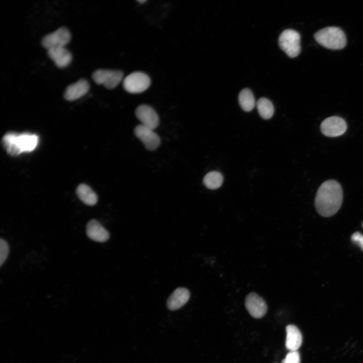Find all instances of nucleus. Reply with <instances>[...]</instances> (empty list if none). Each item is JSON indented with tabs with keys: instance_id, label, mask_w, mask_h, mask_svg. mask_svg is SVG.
Masks as SVG:
<instances>
[{
	"instance_id": "15",
	"label": "nucleus",
	"mask_w": 363,
	"mask_h": 363,
	"mask_svg": "<svg viewBox=\"0 0 363 363\" xmlns=\"http://www.w3.org/2000/svg\"><path fill=\"white\" fill-rule=\"evenodd\" d=\"M286 348L290 351H297L302 341L300 331L296 326L290 324L286 327Z\"/></svg>"
},
{
	"instance_id": "19",
	"label": "nucleus",
	"mask_w": 363,
	"mask_h": 363,
	"mask_svg": "<svg viewBox=\"0 0 363 363\" xmlns=\"http://www.w3.org/2000/svg\"><path fill=\"white\" fill-rule=\"evenodd\" d=\"M16 133H7L4 136L2 140V144L4 149L9 154L13 156H18L21 153L16 143Z\"/></svg>"
},
{
	"instance_id": "16",
	"label": "nucleus",
	"mask_w": 363,
	"mask_h": 363,
	"mask_svg": "<svg viewBox=\"0 0 363 363\" xmlns=\"http://www.w3.org/2000/svg\"><path fill=\"white\" fill-rule=\"evenodd\" d=\"M16 143L21 153L31 152L36 147L38 137L35 134L23 133L16 135Z\"/></svg>"
},
{
	"instance_id": "4",
	"label": "nucleus",
	"mask_w": 363,
	"mask_h": 363,
	"mask_svg": "<svg viewBox=\"0 0 363 363\" xmlns=\"http://www.w3.org/2000/svg\"><path fill=\"white\" fill-rule=\"evenodd\" d=\"M149 77L141 72H135L128 75L123 81V87L128 92L139 93L150 86Z\"/></svg>"
},
{
	"instance_id": "25",
	"label": "nucleus",
	"mask_w": 363,
	"mask_h": 363,
	"mask_svg": "<svg viewBox=\"0 0 363 363\" xmlns=\"http://www.w3.org/2000/svg\"><path fill=\"white\" fill-rule=\"evenodd\" d=\"M138 1L139 3H142H142H145V2H146V1H145V0H138V1Z\"/></svg>"
},
{
	"instance_id": "5",
	"label": "nucleus",
	"mask_w": 363,
	"mask_h": 363,
	"mask_svg": "<svg viewBox=\"0 0 363 363\" xmlns=\"http://www.w3.org/2000/svg\"><path fill=\"white\" fill-rule=\"evenodd\" d=\"M71 39L70 31L65 27H60L55 31L48 33L43 37L41 40V45L47 50L63 47L67 44Z\"/></svg>"
},
{
	"instance_id": "7",
	"label": "nucleus",
	"mask_w": 363,
	"mask_h": 363,
	"mask_svg": "<svg viewBox=\"0 0 363 363\" xmlns=\"http://www.w3.org/2000/svg\"><path fill=\"white\" fill-rule=\"evenodd\" d=\"M347 124L342 117L330 116L323 120L320 125L322 133L325 136L336 137L342 135L347 130Z\"/></svg>"
},
{
	"instance_id": "9",
	"label": "nucleus",
	"mask_w": 363,
	"mask_h": 363,
	"mask_svg": "<svg viewBox=\"0 0 363 363\" xmlns=\"http://www.w3.org/2000/svg\"><path fill=\"white\" fill-rule=\"evenodd\" d=\"M245 304L249 313L255 318H261L267 313V305L266 301L256 293L251 292L248 294Z\"/></svg>"
},
{
	"instance_id": "3",
	"label": "nucleus",
	"mask_w": 363,
	"mask_h": 363,
	"mask_svg": "<svg viewBox=\"0 0 363 363\" xmlns=\"http://www.w3.org/2000/svg\"><path fill=\"white\" fill-rule=\"evenodd\" d=\"M300 36L293 29H286L279 35L278 43L281 49L290 57H296L300 52Z\"/></svg>"
},
{
	"instance_id": "22",
	"label": "nucleus",
	"mask_w": 363,
	"mask_h": 363,
	"mask_svg": "<svg viewBox=\"0 0 363 363\" xmlns=\"http://www.w3.org/2000/svg\"><path fill=\"white\" fill-rule=\"evenodd\" d=\"M9 252V246L7 242L0 239V266H1L8 257Z\"/></svg>"
},
{
	"instance_id": "2",
	"label": "nucleus",
	"mask_w": 363,
	"mask_h": 363,
	"mask_svg": "<svg viewBox=\"0 0 363 363\" xmlns=\"http://www.w3.org/2000/svg\"><path fill=\"white\" fill-rule=\"evenodd\" d=\"M317 42L330 49L338 50L344 48L346 38L344 32L337 27H328L317 31L314 35Z\"/></svg>"
},
{
	"instance_id": "10",
	"label": "nucleus",
	"mask_w": 363,
	"mask_h": 363,
	"mask_svg": "<svg viewBox=\"0 0 363 363\" xmlns=\"http://www.w3.org/2000/svg\"><path fill=\"white\" fill-rule=\"evenodd\" d=\"M135 114L141 124L152 130L159 125V118L155 110L151 106L142 104L136 109Z\"/></svg>"
},
{
	"instance_id": "18",
	"label": "nucleus",
	"mask_w": 363,
	"mask_h": 363,
	"mask_svg": "<svg viewBox=\"0 0 363 363\" xmlns=\"http://www.w3.org/2000/svg\"><path fill=\"white\" fill-rule=\"evenodd\" d=\"M238 101L241 108L245 111H251L255 105L254 96L248 88H244L239 93Z\"/></svg>"
},
{
	"instance_id": "17",
	"label": "nucleus",
	"mask_w": 363,
	"mask_h": 363,
	"mask_svg": "<svg viewBox=\"0 0 363 363\" xmlns=\"http://www.w3.org/2000/svg\"><path fill=\"white\" fill-rule=\"evenodd\" d=\"M76 192L79 198L87 205L93 206L97 202L98 198L96 193L86 184L79 185Z\"/></svg>"
},
{
	"instance_id": "6",
	"label": "nucleus",
	"mask_w": 363,
	"mask_h": 363,
	"mask_svg": "<svg viewBox=\"0 0 363 363\" xmlns=\"http://www.w3.org/2000/svg\"><path fill=\"white\" fill-rule=\"evenodd\" d=\"M123 77V73L118 70L98 69L92 75V78L96 84H102L110 89L117 86Z\"/></svg>"
},
{
	"instance_id": "26",
	"label": "nucleus",
	"mask_w": 363,
	"mask_h": 363,
	"mask_svg": "<svg viewBox=\"0 0 363 363\" xmlns=\"http://www.w3.org/2000/svg\"><path fill=\"white\" fill-rule=\"evenodd\" d=\"M362 226H363V223H362Z\"/></svg>"
},
{
	"instance_id": "13",
	"label": "nucleus",
	"mask_w": 363,
	"mask_h": 363,
	"mask_svg": "<svg viewBox=\"0 0 363 363\" xmlns=\"http://www.w3.org/2000/svg\"><path fill=\"white\" fill-rule=\"evenodd\" d=\"M190 292L185 287H178L175 289L168 298L166 305L171 311L179 309L189 300Z\"/></svg>"
},
{
	"instance_id": "12",
	"label": "nucleus",
	"mask_w": 363,
	"mask_h": 363,
	"mask_svg": "<svg viewBox=\"0 0 363 363\" xmlns=\"http://www.w3.org/2000/svg\"><path fill=\"white\" fill-rule=\"evenodd\" d=\"M86 231L87 236L97 242L103 243L109 238L108 231L95 219H92L88 222Z\"/></svg>"
},
{
	"instance_id": "1",
	"label": "nucleus",
	"mask_w": 363,
	"mask_h": 363,
	"mask_svg": "<svg viewBox=\"0 0 363 363\" xmlns=\"http://www.w3.org/2000/svg\"><path fill=\"white\" fill-rule=\"evenodd\" d=\"M342 200L341 186L335 180L329 179L323 182L317 190L315 198V207L322 216L330 217L338 212Z\"/></svg>"
},
{
	"instance_id": "8",
	"label": "nucleus",
	"mask_w": 363,
	"mask_h": 363,
	"mask_svg": "<svg viewBox=\"0 0 363 363\" xmlns=\"http://www.w3.org/2000/svg\"><path fill=\"white\" fill-rule=\"evenodd\" d=\"M134 134L144 144L145 147L149 151L156 150L160 144L159 136L153 130L142 124L136 126L134 129Z\"/></svg>"
},
{
	"instance_id": "21",
	"label": "nucleus",
	"mask_w": 363,
	"mask_h": 363,
	"mask_svg": "<svg viewBox=\"0 0 363 363\" xmlns=\"http://www.w3.org/2000/svg\"><path fill=\"white\" fill-rule=\"evenodd\" d=\"M223 177L219 172L212 171L207 173L204 177L203 182L206 188L215 190L222 184Z\"/></svg>"
},
{
	"instance_id": "27",
	"label": "nucleus",
	"mask_w": 363,
	"mask_h": 363,
	"mask_svg": "<svg viewBox=\"0 0 363 363\" xmlns=\"http://www.w3.org/2000/svg\"><path fill=\"white\" fill-rule=\"evenodd\" d=\"M275 363H276V362H275Z\"/></svg>"
},
{
	"instance_id": "24",
	"label": "nucleus",
	"mask_w": 363,
	"mask_h": 363,
	"mask_svg": "<svg viewBox=\"0 0 363 363\" xmlns=\"http://www.w3.org/2000/svg\"><path fill=\"white\" fill-rule=\"evenodd\" d=\"M351 241L357 245L363 251V235L359 232H356L351 236Z\"/></svg>"
},
{
	"instance_id": "11",
	"label": "nucleus",
	"mask_w": 363,
	"mask_h": 363,
	"mask_svg": "<svg viewBox=\"0 0 363 363\" xmlns=\"http://www.w3.org/2000/svg\"><path fill=\"white\" fill-rule=\"evenodd\" d=\"M89 89L90 85L87 80L82 78L66 88L64 97L67 100L74 101L86 95Z\"/></svg>"
},
{
	"instance_id": "23",
	"label": "nucleus",
	"mask_w": 363,
	"mask_h": 363,
	"mask_svg": "<svg viewBox=\"0 0 363 363\" xmlns=\"http://www.w3.org/2000/svg\"><path fill=\"white\" fill-rule=\"evenodd\" d=\"M300 358L297 351H290L287 353L281 363H300Z\"/></svg>"
},
{
	"instance_id": "20",
	"label": "nucleus",
	"mask_w": 363,
	"mask_h": 363,
	"mask_svg": "<svg viewBox=\"0 0 363 363\" xmlns=\"http://www.w3.org/2000/svg\"><path fill=\"white\" fill-rule=\"evenodd\" d=\"M260 115L265 119L270 118L273 115L274 108L271 101L266 98H260L256 103Z\"/></svg>"
},
{
	"instance_id": "14",
	"label": "nucleus",
	"mask_w": 363,
	"mask_h": 363,
	"mask_svg": "<svg viewBox=\"0 0 363 363\" xmlns=\"http://www.w3.org/2000/svg\"><path fill=\"white\" fill-rule=\"evenodd\" d=\"M47 54L59 68L66 67L72 60L71 53L65 47L49 49L47 50Z\"/></svg>"
}]
</instances>
